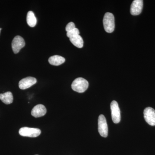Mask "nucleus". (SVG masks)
Masks as SVG:
<instances>
[{"label": "nucleus", "mask_w": 155, "mask_h": 155, "mask_svg": "<svg viewBox=\"0 0 155 155\" xmlns=\"http://www.w3.org/2000/svg\"><path fill=\"white\" fill-rule=\"evenodd\" d=\"M104 28L106 32L112 33L115 29V18L112 13H106L103 19Z\"/></svg>", "instance_id": "obj_1"}, {"label": "nucleus", "mask_w": 155, "mask_h": 155, "mask_svg": "<svg viewBox=\"0 0 155 155\" xmlns=\"http://www.w3.org/2000/svg\"><path fill=\"white\" fill-rule=\"evenodd\" d=\"M88 81L82 78H76L72 84V88L74 91L78 93L84 92L88 88Z\"/></svg>", "instance_id": "obj_2"}, {"label": "nucleus", "mask_w": 155, "mask_h": 155, "mask_svg": "<svg viewBox=\"0 0 155 155\" xmlns=\"http://www.w3.org/2000/svg\"><path fill=\"white\" fill-rule=\"evenodd\" d=\"M19 132L22 136L35 137L40 135L41 131L38 128L25 127L20 128Z\"/></svg>", "instance_id": "obj_3"}, {"label": "nucleus", "mask_w": 155, "mask_h": 155, "mask_svg": "<svg viewBox=\"0 0 155 155\" xmlns=\"http://www.w3.org/2000/svg\"><path fill=\"white\" fill-rule=\"evenodd\" d=\"M98 130L100 135L106 137L108 136V125L106 118L103 115H100L98 120Z\"/></svg>", "instance_id": "obj_4"}, {"label": "nucleus", "mask_w": 155, "mask_h": 155, "mask_svg": "<svg viewBox=\"0 0 155 155\" xmlns=\"http://www.w3.org/2000/svg\"><path fill=\"white\" fill-rule=\"evenodd\" d=\"M111 116L113 122L117 124L121 120V114L119 105L116 101H114L111 103Z\"/></svg>", "instance_id": "obj_5"}, {"label": "nucleus", "mask_w": 155, "mask_h": 155, "mask_svg": "<svg viewBox=\"0 0 155 155\" xmlns=\"http://www.w3.org/2000/svg\"><path fill=\"white\" fill-rule=\"evenodd\" d=\"M25 42L22 37L17 35L13 39L12 42V48L14 54H17L20 50L24 47Z\"/></svg>", "instance_id": "obj_6"}, {"label": "nucleus", "mask_w": 155, "mask_h": 155, "mask_svg": "<svg viewBox=\"0 0 155 155\" xmlns=\"http://www.w3.org/2000/svg\"><path fill=\"white\" fill-rule=\"evenodd\" d=\"M145 120L149 125H155V110L153 108L148 107L143 111Z\"/></svg>", "instance_id": "obj_7"}, {"label": "nucleus", "mask_w": 155, "mask_h": 155, "mask_svg": "<svg viewBox=\"0 0 155 155\" xmlns=\"http://www.w3.org/2000/svg\"><path fill=\"white\" fill-rule=\"evenodd\" d=\"M143 7V1L134 0L130 6V14L134 16L139 15L142 11Z\"/></svg>", "instance_id": "obj_8"}, {"label": "nucleus", "mask_w": 155, "mask_h": 155, "mask_svg": "<svg viewBox=\"0 0 155 155\" xmlns=\"http://www.w3.org/2000/svg\"><path fill=\"white\" fill-rule=\"evenodd\" d=\"M37 80L35 78L28 77L23 78L19 81V88L22 90H25L28 88L35 84Z\"/></svg>", "instance_id": "obj_9"}, {"label": "nucleus", "mask_w": 155, "mask_h": 155, "mask_svg": "<svg viewBox=\"0 0 155 155\" xmlns=\"http://www.w3.org/2000/svg\"><path fill=\"white\" fill-rule=\"evenodd\" d=\"M46 108L43 105L38 104L35 106L32 109L31 114L32 116L35 118L41 117L45 116L46 114Z\"/></svg>", "instance_id": "obj_10"}, {"label": "nucleus", "mask_w": 155, "mask_h": 155, "mask_svg": "<svg viewBox=\"0 0 155 155\" xmlns=\"http://www.w3.org/2000/svg\"><path fill=\"white\" fill-rule=\"evenodd\" d=\"M65 59L63 57L59 55L51 56L49 58L48 62L50 64L54 66H59L64 63Z\"/></svg>", "instance_id": "obj_11"}, {"label": "nucleus", "mask_w": 155, "mask_h": 155, "mask_svg": "<svg viewBox=\"0 0 155 155\" xmlns=\"http://www.w3.org/2000/svg\"><path fill=\"white\" fill-rule=\"evenodd\" d=\"M0 100L6 104H10L13 103L14 97L12 93L8 91L0 94Z\"/></svg>", "instance_id": "obj_12"}, {"label": "nucleus", "mask_w": 155, "mask_h": 155, "mask_svg": "<svg viewBox=\"0 0 155 155\" xmlns=\"http://www.w3.org/2000/svg\"><path fill=\"white\" fill-rule=\"evenodd\" d=\"M71 43L78 48H82L83 47L84 41L83 39L80 35H75L69 38Z\"/></svg>", "instance_id": "obj_13"}, {"label": "nucleus", "mask_w": 155, "mask_h": 155, "mask_svg": "<svg viewBox=\"0 0 155 155\" xmlns=\"http://www.w3.org/2000/svg\"><path fill=\"white\" fill-rule=\"evenodd\" d=\"M26 21H27V24L30 27H34L36 25L37 19L32 11H28L27 13Z\"/></svg>", "instance_id": "obj_14"}, {"label": "nucleus", "mask_w": 155, "mask_h": 155, "mask_svg": "<svg viewBox=\"0 0 155 155\" xmlns=\"http://www.w3.org/2000/svg\"><path fill=\"white\" fill-rule=\"evenodd\" d=\"M79 31L77 28H75L73 30L70 31L69 32H67V36L69 38L75 35H79Z\"/></svg>", "instance_id": "obj_15"}, {"label": "nucleus", "mask_w": 155, "mask_h": 155, "mask_svg": "<svg viewBox=\"0 0 155 155\" xmlns=\"http://www.w3.org/2000/svg\"><path fill=\"white\" fill-rule=\"evenodd\" d=\"M75 28V24L73 22H70L67 24L66 27V30L67 32L73 30Z\"/></svg>", "instance_id": "obj_16"}, {"label": "nucleus", "mask_w": 155, "mask_h": 155, "mask_svg": "<svg viewBox=\"0 0 155 155\" xmlns=\"http://www.w3.org/2000/svg\"><path fill=\"white\" fill-rule=\"evenodd\" d=\"M2 30V28H0V32H1V31Z\"/></svg>", "instance_id": "obj_17"}, {"label": "nucleus", "mask_w": 155, "mask_h": 155, "mask_svg": "<svg viewBox=\"0 0 155 155\" xmlns=\"http://www.w3.org/2000/svg\"></svg>", "instance_id": "obj_18"}]
</instances>
